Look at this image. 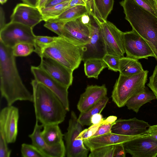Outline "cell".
<instances>
[{
  "label": "cell",
  "instance_id": "cell-3",
  "mask_svg": "<svg viewBox=\"0 0 157 157\" xmlns=\"http://www.w3.org/2000/svg\"><path fill=\"white\" fill-rule=\"evenodd\" d=\"M125 19L135 31L149 45L157 43V17L146 10L134 0L120 2Z\"/></svg>",
  "mask_w": 157,
  "mask_h": 157
},
{
  "label": "cell",
  "instance_id": "cell-17",
  "mask_svg": "<svg viewBox=\"0 0 157 157\" xmlns=\"http://www.w3.org/2000/svg\"><path fill=\"white\" fill-rule=\"evenodd\" d=\"M36 122L33 132L29 136L32 144L37 148L46 157H64L66 155L65 146L64 142L54 146H49L44 141L41 135L43 126Z\"/></svg>",
  "mask_w": 157,
  "mask_h": 157
},
{
  "label": "cell",
  "instance_id": "cell-39",
  "mask_svg": "<svg viewBox=\"0 0 157 157\" xmlns=\"http://www.w3.org/2000/svg\"><path fill=\"white\" fill-rule=\"evenodd\" d=\"M115 123V121L113 122H106L102 124L99 126L95 133L90 138L111 132L112 128Z\"/></svg>",
  "mask_w": 157,
  "mask_h": 157
},
{
  "label": "cell",
  "instance_id": "cell-22",
  "mask_svg": "<svg viewBox=\"0 0 157 157\" xmlns=\"http://www.w3.org/2000/svg\"><path fill=\"white\" fill-rule=\"evenodd\" d=\"M155 99H156V97L153 92L146 87L144 92L130 98L127 101L125 105L128 109L137 113L142 105Z\"/></svg>",
  "mask_w": 157,
  "mask_h": 157
},
{
  "label": "cell",
  "instance_id": "cell-43",
  "mask_svg": "<svg viewBox=\"0 0 157 157\" xmlns=\"http://www.w3.org/2000/svg\"><path fill=\"white\" fill-rule=\"evenodd\" d=\"M104 120L102 116L100 113L95 114L93 115L90 119V122L92 124H95L99 123Z\"/></svg>",
  "mask_w": 157,
  "mask_h": 157
},
{
  "label": "cell",
  "instance_id": "cell-11",
  "mask_svg": "<svg viewBox=\"0 0 157 157\" xmlns=\"http://www.w3.org/2000/svg\"><path fill=\"white\" fill-rule=\"evenodd\" d=\"M123 144L126 153L133 157H156L157 156V140L146 134Z\"/></svg>",
  "mask_w": 157,
  "mask_h": 157
},
{
  "label": "cell",
  "instance_id": "cell-35",
  "mask_svg": "<svg viewBox=\"0 0 157 157\" xmlns=\"http://www.w3.org/2000/svg\"><path fill=\"white\" fill-rule=\"evenodd\" d=\"M139 6L157 17V4L155 0H134Z\"/></svg>",
  "mask_w": 157,
  "mask_h": 157
},
{
  "label": "cell",
  "instance_id": "cell-25",
  "mask_svg": "<svg viewBox=\"0 0 157 157\" xmlns=\"http://www.w3.org/2000/svg\"><path fill=\"white\" fill-rule=\"evenodd\" d=\"M84 62V72L88 78H93L97 79L103 69L108 68L102 59H90Z\"/></svg>",
  "mask_w": 157,
  "mask_h": 157
},
{
  "label": "cell",
  "instance_id": "cell-45",
  "mask_svg": "<svg viewBox=\"0 0 157 157\" xmlns=\"http://www.w3.org/2000/svg\"><path fill=\"white\" fill-rule=\"evenodd\" d=\"M5 13L2 8L1 7L0 9V27L2 29L6 25Z\"/></svg>",
  "mask_w": 157,
  "mask_h": 157
},
{
  "label": "cell",
  "instance_id": "cell-47",
  "mask_svg": "<svg viewBox=\"0 0 157 157\" xmlns=\"http://www.w3.org/2000/svg\"><path fill=\"white\" fill-rule=\"evenodd\" d=\"M80 18L82 22L85 24L88 25L90 22V18L89 13L83 15Z\"/></svg>",
  "mask_w": 157,
  "mask_h": 157
},
{
  "label": "cell",
  "instance_id": "cell-34",
  "mask_svg": "<svg viewBox=\"0 0 157 157\" xmlns=\"http://www.w3.org/2000/svg\"><path fill=\"white\" fill-rule=\"evenodd\" d=\"M120 58L115 56L107 54L102 59L107 64L109 69L117 72L119 71Z\"/></svg>",
  "mask_w": 157,
  "mask_h": 157
},
{
  "label": "cell",
  "instance_id": "cell-36",
  "mask_svg": "<svg viewBox=\"0 0 157 157\" xmlns=\"http://www.w3.org/2000/svg\"><path fill=\"white\" fill-rule=\"evenodd\" d=\"M86 4V6L89 14L91 15L98 23L104 21L98 11L94 0H83Z\"/></svg>",
  "mask_w": 157,
  "mask_h": 157
},
{
  "label": "cell",
  "instance_id": "cell-31",
  "mask_svg": "<svg viewBox=\"0 0 157 157\" xmlns=\"http://www.w3.org/2000/svg\"><path fill=\"white\" fill-rule=\"evenodd\" d=\"M21 151V156L23 157H46L40 151L32 144H22Z\"/></svg>",
  "mask_w": 157,
  "mask_h": 157
},
{
  "label": "cell",
  "instance_id": "cell-15",
  "mask_svg": "<svg viewBox=\"0 0 157 157\" xmlns=\"http://www.w3.org/2000/svg\"><path fill=\"white\" fill-rule=\"evenodd\" d=\"M40 58V67L63 85L68 88L71 85L73 71L52 59L44 57Z\"/></svg>",
  "mask_w": 157,
  "mask_h": 157
},
{
  "label": "cell",
  "instance_id": "cell-41",
  "mask_svg": "<svg viewBox=\"0 0 157 157\" xmlns=\"http://www.w3.org/2000/svg\"><path fill=\"white\" fill-rule=\"evenodd\" d=\"M126 153L123 144L115 145L113 157H125Z\"/></svg>",
  "mask_w": 157,
  "mask_h": 157
},
{
  "label": "cell",
  "instance_id": "cell-38",
  "mask_svg": "<svg viewBox=\"0 0 157 157\" xmlns=\"http://www.w3.org/2000/svg\"><path fill=\"white\" fill-rule=\"evenodd\" d=\"M7 143L3 134L0 132V157H10L11 151L8 147Z\"/></svg>",
  "mask_w": 157,
  "mask_h": 157
},
{
  "label": "cell",
  "instance_id": "cell-26",
  "mask_svg": "<svg viewBox=\"0 0 157 157\" xmlns=\"http://www.w3.org/2000/svg\"><path fill=\"white\" fill-rule=\"evenodd\" d=\"M109 99L106 96L87 111L80 113L78 118V121L83 126L91 125V117L95 114L100 113L105 107Z\"/></svg>",
  "mask_w": 157,
  "mask_h": 157
},
{
  "label": "cell",
  "instance_id": "cell-4",
  "mask_svg": "<svg viewBox=\"0 0 157 157\" xmlns=\"http://www.w3.org/2000/svg\"><path fill=\"white\" fill-rule=\"evenodd\" d=\"M83 46L77 44L61 36L43 48L38 55L52 59L73 71L79 66L82 61Z\"/></svg>",
  "mask_w": 157,
  "mask_h": 157
},
{
  "label": "cell",
  "instance_id": "cell-12",
  "mask_svg": "<svg viewBox=\"0 0 157 157\" xmlns=\"http://www.w3.org/2000/svg\"><path fill=\"white\" fill-rule=\"evenodd\" d=\"M19 112L18 108L7 105L0 112V132L2 133L8 143H14L18 134Z\"/></svg>",
  "mask_w": 157,
  "mask_h": 157
},
{
  "label": "cell",
  "instance_id": "cell-16",
  "mask_svg": "<svg viewBox=\"0 0 157 157\" xmlns=\"http://www.w3.org/2000/svg\"><path fill=\"white\" fill-rule=\"evenodd\" d=\"M62 36L75 44L84 46L90 40V30L88 25L82 22L80 17L65 23Z\"/></svg>",
  "mask_w": 157,
  "mask_h": 157
},
{
  "label": "cell",
  "instance_id": "cell-30",
  "mask_svg": "<svg viewBox=\"0 0 157 157\" xmlns=\"http://www.w3.org/2000/svg\"><path fill=\"white\" fill-rule=\"evenodd\" d=\"M13 55L15 57L26 56L34 51V45L28 42H21L16 44L12 48Z\"/></svg>",
  "mask_w": 157,
  "mask_h": 157
},
{
  "label": "cell",
  "instance_id": "cell-18",
  "mask_svg": "<svg viewBox=\"0 0 157 157\" xmlns=\"http://www.w3.org/2000/svg\"><path fill=\"white\" fill-rule=\"evenodd\" d=\"M150 125L148 122L136 117L129 119H120L115 121L111 132L126 136H137L145 134Z\"/></svg>",
  "mask_w": 157,
  "mask_h": 157
},
{
  "label": "cell",
  "instance_id": "cell-42",
  "mask_svg": "<svg viewBox=\"0 0 157 157\" xmlns=\"http://www.w3.org/2000/svg\"><path fill=\"white\" fill-rule=\"evenodd\" d=\"M145 134L152 136L157 140V124L150 125Z\"/></svg>",
  "mask_w": 157,
  "mask_h": 157
},
{
  "label": "cell",
  "instance_id": "cell-48",
  "mask_svg": "<svg viewBox=\"0 0 157 157\" xmlns=\"http://www.w3.org/2000/svg\"><path fill=\"white\" fill-rule=\"evenodd\" d=\"M24 3L37 7L39 0H21Z\"/></svg>",
  "mask_w": 157,
  "mask_h": 157
},
{
  "label": "cell",
  "instance_id": "cell-7",
  "mask_svg": "<svg viewBox=\"0 0 157 157\" xmlns=\"http://www.w3.org/2000/svg\"><path fill=\"white\" fill-rule=\"evenodd\" d=\"M33 29L19 23L10 21L0 30V41L11 48L21 42L29 43L34 46L36 35Z\"/></svg>",
  "mask_w": 157,
  "mask_h": 157
},
{
  "label": "cell",
  "instance_id": "cell-2",
  "mask_svg": "<svg viewBox=\"0 0 157 157\" xmlns=\"http://www.w3.org/2000/svg\"><path fill=\"white\" fill-rule=\"evenodd\" d=\"M31 84L36 120L43 126L63 122L67 111L57 96L35 79L32 80Z\"/></svg>",
  "mask_w": 157,
  "mask_h": 157
},
{
  "label": "cell",
  "instance_id": "cell-49",
  "mask_svg": "<svg viewBox=\"0 0 157 157\" xmlns=\"http://www.w3.org/2000/svg\"><path fill=\"white\" fill-rule=\"evenodd\" d=\"M48 0H39L37 7L40 10L44 8Z\"/></svg>",
  "mask_w": 157,
  "mask_h": 157
},
{
  "label": "cell",
  "instance_id": "cell-37",
  "mask_svg": "<svg viewBox=\"0 0 157 157\" xmlns=\"http://www.w3.org/2000/svg\"><path fill=\"white\" fill-rule=\"evenodd\" d=\"M66 23L48 21H45L44 26L57 34L58 36H62L63 27Z\"/></svg>",
  "mask_w": 157,
  "mask_h": 157
},
{
  "label": "cell",
  "instance_id": "cell-24",
  "mask_svg": "<svg viewBox=\"0 0 157 157\" xmlns=\"http://www.w3.org/2000/svg\"><path fill=\"white\" fill-rule=\"evenodd\" d=\"M87 13L89 12L86 6L77 5L65 10L57 17L48 21L67 22L75 20Z\"/></svg>",
  "mask_w": 157,
  "mask_h": 157
},
{
  "label": "cell",
  "instance_id": "cell-46",
  "mask_svg": "<svg viewBox=\"0 0 157 157\" xmlns=\"http://www.w3.org/2000/svg\"><path fill=\"white\" fill-rule=\"evenodd\" d=\"M67 0H48L44 7H51L63 3Z\"/></svg>",
  "mask_w": 157,
  "mask_h": 157
},
{
  "label": "cell",
  "instance_id": "cell-44",
  "mask_svg": "<svg viewBox=\"0 0 157 157\" xmlns=\"http://www.w3.org/2000/svg\"><path fill=\"white\" fill-rule=\"evenodd\" d=\"M80 5L86 6V4L83 0H71L66 10L75 6Z\"/></svg>",
  "mask_w": 157,
  "mask_h": 157
},
{
  "label": "cell",
  "instance_id": "cell-29",
  "mask_svg": "<svg viewBox=\"0 0 157 157\" xmlns=\"http://www.w3.org/2000/svg\"><path fill=\"white\" fill-rule=\"evenodd\" d=\"M96 6L104 21L112 10L114 0H94Z\"/></svg>",
  "mask_w": 157,
  "mask_h": 157
},
{
  "label": "cell",
  "instance_id": "cell-1",
  "mask_svg": "<svg viewBox=\"0 0 157 157\" xmlns=\"http://www.w3.org/2000/svg\"><path fill=\"white\" fill-rule=\"evenodd\" d=\"M12 48L0 41V90L7 105L18 101L33 102V95L24 84L17 67Z\"/></svg>",
  "mask_w": 157,
  "mask_h": 157
},
{
  "label": "cell",
  "instance_id": "cell-20",
  "mask_svg": "<svg viewBox=\"0 0 157 157\" xmlns=\"http://www.w3.org/2000/svg\"><path fill=\"white\" fill-rule=\"evenodd\" d=\"M107 91L105 84L88 86L80 95L77 105L78 109L80 113L87 111L106 96Z\"/></svg>",
  "mask_w": 157,
  "mask_h": 157
},
{
  "label": "cell",
  "instance_id": "cell-14",
  "mask_svg": "<svg viewBox=\"0 0 157 157\" xmlns=\"http://www.w3.org/2000/svg\"><path fill=\"white\" fill-rule=\"evenodd\" d=\"M10 21L19 23L32 28L43 21L40 10L24 3L17 4L10 16Z\"/></svg>",
  "mask_w": 157,
  "mask_h": 157
},
{
  "label": "cell",
  "instance_id": "cell-33",
  "mask_svg": "<svg viewBox=\"0 0 157 157\" xmlns=\"http://www.w3.org/2000/svg\"><path fill=\"white\" fill-rule=\"evenodd\" d=\"M115 145L103 147L91 151L89 157H113Z\"/></svg>",
  "mask_w": 157,
  "mask_h": 157
},
{
  "label": "cell",
  "instance_id": "cell-27",
  "mask_svg": "<svg viewBox=\"0 0 157 157\" xmlns=\"http://www.w3.org/2000/svg\"><path fill=\"white\" fill-rule=\"evenodd\" d=\"M70 1L68 0L51 7H44L40 9L43 16V21L45 22L59 16L66 10Z\"/></svg>",
  "mask_w": 157,
  "mask_h": 157
},
{
  "label": "cell",
  "instance_id": "cell-6",
  "mask_svg": "<svg viewBox=\"0 0 157 157\" xmlns=\"http://www.w3.org/2000/svg\"><path fill=\"white\" fill-rule=\"evenodd\" d=\"M83 126L78 121L73 111L71 113L67 132L64 134L65 142L66 155L67 157H87L88 149L83 140L76 138L83 130Z\"/></svg>",
  "mask_w": 157,
  "mask_h": 157
},
{
  "label": "cell",
  "instance_id": "cell-51",
  "mask_svg": "<svg viewBox=\"0 0 157 157\" xmlns=\"http://www.w3.org/2000/svg\"><path fill=\"white\" fill-rule=\"evenodd\" d=\"M155 1H156V3H157V0H155Z\"/></svg>",
  "mask_w": 157,
  "mask_h": 157
},
{
  "label": "cell",
  "instance_id": "cell-13",
  "mask_svg": "<svg viewBox=\"0 0 157 157\" xmlns=\"http://www.w3.org/2000/svg\"><path fill=\"white\" fill-rule=\"evenodd\" d=\"M31 70L35 79L45 86L56 94L67 110L69 111L68 91L69 88L53 78L39 66H31Z\"/></svg>",
  "mask_w": 157,
  "mask_h": 157
},
{
  "label": "cell",
  "instance_id": "cell-21",
  "mask_svg": "<svg viewBox=\"0 0 157 157\" xmlns=\"http://www.w3.org/2000/svg\"><path fill=\"white\" fill-rule=\"evenodd\" d=\"M58 124L44 125L41 135L45 142L48 145L52 146L63 142V134Z\"/></svg>",
  "mask_w": 157,
  "mask_h": 157
},
{
  "label": "cell",
  "instance_id": "cell-19",
  "mask_svg": "<svg viewBox=\"0 0 157 157\" xmlns=\"http://www.w3.org/2000/svg\"><path fill=\"white\" fill-rule=\"evenodd\" d=\"M144 134L137 136H126L112 132L90 138L83 141L85 145L91 151L101 147L124 144L140 137Z\"/></svg>",
  "mask_w": 157,
  "mask_h": 157
},
{
  "label": "cell",
  "instance_id": "cell-32",
  "mask_svg": "<svg viewBox=\"0 0 157 157\" xmlns=\"http://www.w3.org/2000/svg\"><path fill=\"white\" fill-rule=\"evenodd\" d=\"M57 37L36 36L34 40V52L39 55L41 50L55 41Z\"/></svg>",
  "mask_w": 157,
  "mask_h": 157
},
{
  "label": "cell",
  "instance_id": "cell-28",
  "mask_svg": "<svg viewBox=\"0 0 157 157\" xmlns=\"http://www.w3.org/2000/svg\"><path fill=\"white\" fill-rule=\"evenodd\" d=\"M117 119V117L111 116L99 124H91L87 128L83 130L77 137V139H80L83 141L91 137L96 132L99 126L102 124L106 122H113Z\"/></svg>",
  "mask_w": 157,
  "mask_h": 157
},
{
  "label": "cell",
  "instance_id": "cell-8",
  "mask_svg": "<svg viewBox=\"0 0 157 157\" xmlns=\"http://www.w3.org/2000/svg\"><path fill=\"white\" fill-rule=\"evenodd\" d=\"M89 14L90 21L88 25L90 30L91 38L89 42L83 46V61L92 59H102L107 54L99 24L91 15Z\"/></svg>",
  "mask_w": 157,
  "mask_h": 157
},
{
  "label": "cell",
  "instance_id": "cell-5",
  "mask_svg": "<svg viewBox=\"0 0 157 157\" xmlns=\"http://www.w3.org/2000/svg\"><path fill=\"white\" fill-rule=\"evenodd\" d=\"M148 73L147 70H144L131 76L120 74L113 87L111 95L112 101L118 107L124 106L130 98L144 91Z\"/></svg>",
  "mask_w": 157,
  "mask_h": 157
},
{
  "label": "cell",
  "instance_id": "cell-9",
  "mask_svg": "<svg viewBox=\"0 0 157 157\" xmlns=\"http://www.w3.org/2000/svg\"><path fill=\"white\" fill-rule=\"evenodd\" d=\"M123 42L126 56L137 60L154 57V53L145 40L135 31L123 32Z\"/></svg>",
  "mask_w": 157,
  "mask_h": 157
},
{
  "label": "cell",
  "instance_id": "cell-50",
  "mask_svg": "<svg viewBox=\"0 0 157 157\" xmlns=\"http://www.w3.org/2000/svg\"><path fill=\"white\" fill-rule=\"evenodd\" d=\"M7 1V0H0V2L1 4H3L5 3Z\"/></svg>",
  "mask_w": 157,
  "mask_h": 157
},
{
  "label": "cell",
  "instance_id": "cell-40",
  "mask_svg": "<svg viewBox=\"0 0 157 157\" xmlns=\"http://www.w3.org/2000/svg\"><path fill=\"white\" fill-rule=\"evenodd\" d=\"M147 86L155 94L157 99V65L156 66L153 73L149 77V81Z\"/></svg>",
  "mask_w": 157,
  "mask_h": 157
},
{
  "label": "cell",
  "instance_id": "cell-10",
  "mask_svg": "<svg viewBox=\"0 0 157 157\" xmlns=\"http://www.w3.org/2000/svg\"><path fill=\"white\" fill-rule=\"evenodd\" d=\"M98 23L105 42L107 54L120 58L124 57L125 52L123 32L109 21Z\"/></svg>",
  "mask_w": 157,
  "mask_h": 157
},
{
  "label": "cell",
  "instance_id": "cell-23",
  "mask_svg": "<svg viewBox=\"0 0 157 157\" xmlns=\"http://www.w3.org/2000/svg\"><path fill=\"white\" fill-rule=\"evenodd\" d=\"M144 70L141 63L137 59L127 56L120 59L119 71L120 75L131 76L141 73Z\"/></svg>",
  "mask_w": 157,
  "mask_h": 157
}]
</instances>
